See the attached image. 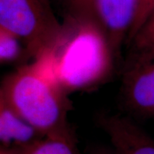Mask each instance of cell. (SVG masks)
<instances>
[{
  "instance_id": "6da1fadb",
  "label": "cell",
  "mask_w": 154,
  "mask_h": 154,
  "mask_svg": "<svg viewBox=\"0 0 154 154\" xmlns=\"http://www.w3.org/2000/svg\"><path fill=\"white\" fill-rule=\"evenodd\" d=\"M35 62L68 94L100 85L119 65L93 12L66 14L54 43Z\"/></svg>"
},
{
  "instance_id": "5b68a950",
  "label": "cell",
  "mask_w": 154,
  "mask_h": 154,
  "mask_svg": "<svg viewBox=\"0 0 154 154\" xmlns=\"http://www.w3.org/2000/svg\"><path fill=\"white\" fill-rule=\"evenodd\" d=\"M97 123L117 154H154V139L129 117L103 113Z\"/></svg>"
},
{
  "instance_id": "3957f363",
  "label": "cell",
  "mask_w": 154,
  "mask_h": 154,
  "mask_svg": "<svg viewBox=\"0 0 154 154\" xmlns=\"http://www.w3.org/2000/svg\"><path fill=\"white\" fill-rule=\"evenodd\" d=\"M0 29L20 38L36 61L54 43L61 23L42 0H0Z\"/></svg>"
},
{
  "instance_id": "8fae6325",
  "label": "cell",
  "mask_w": 154,
  "mask_h": 154,
  "mask_svg": "<svg viewBox=\"0 0 154 154\" xmlns=\"http://www.w3.org/2000/svg\"><path fill=\"white\" fill-rule=\"evenodd\" d=\"M153 11L154 0H136L134 19H133L129 34L127 38L126 46L129 44L136 32L139 30L142 25L151 16Z\"/></svg>"
},
{
  "instance_id": "30bf717a",
  "label": "cell",
  "mask_w": 154,
  "mask_h": 154,
  "mask_svg": "<svg viewBox=\"0 0 154 154\" xmlns=\"http://www.w3.org/2000/svg\"><path fill=\"white\" fill-rule=\"evenodd\" d=\"M154 47V11L127 45L128 52L143 51Z\"/></svg>"
},
{
  "instance_id": "4fadbf2b",
  "label": "cell",
  "mask_w": 154,
  "mask_h": 154,
  "mask_svg": "<svg viewBox=\"0 0 154 154\" xmlns=\"http://www.w3.org/2000/svg\"><path fill=\"white\" fill-rule=\"evenodd\" d=\"M23 150L11 148H6L1 146L0 148V154H22Z\"/></svg>"
},
{
  "instance_id": "7a4b0ae2",
  "label": "cell",
  "mask_w": 154,
  "mask_h": 154,
  "mask_svg": "<svg viewBox=\"0 0 154 154\" xmlns=\"http://www.w3.org/2000/svg\"><path fill=\"white\" fill-rule=\"evenodd\" d=\"M0 99L44 136L72 130L68 122L73 108L68 94L36 62L20 66L5 76Z\"/></svg>"
},
{
  "instance_id": "7c38bea8",
  "label": "cell",
  "mask_w": 154,
  "mask_h": 154,
  "mask_svg": "<svg viewBox=\"0 0 154 154\" xmlns=\"http://www.w3.org/2000/svg\"><path fill=\"white\" fill-rule=\"evenodd\" d=\"M66 9V14L93 12L92 0H59Z\"/></svg>"
},
{
  "instance_id": "277c9868",
  "label": "cell",
  "mask_w": 154,
  "mask_h": 154,
  "mask_svg": "<svg viewBox=\"0 0 154 154\" xmlns=\"http://www.w3.org/2000/svg\"><path fill=\"white\" fill-rule=\"evenodd\" d=\"M120 93L127 112L154 119V47L128 52L122 67Z\"/></svg>"
},
{
  "instance_id": "8992f818",
  "label": "cell",
  "mask_w": 154,
  "mask_h": 154,
  "mask_svg": "<svg viewBox=\"0 0 154 154\" xmlns=\"http://www.w3.org/2000/svg\"><path fill=\"white\" fill-rule=\"evenodd\" d=\"M136 0H92V10L104 30L113 53L121 59L131 27Z\"/></svg>"
},
{
  "instance_id": "9a60e30c",
  "label": "cell",
  "mask_w": 154,
  "mask_h": 154,
  "mask_svg": "<svg viewBox=\"0 0 154 154\" xmlns=\"http://www.w3.org/2000/svg\"><path fill=\"white\" fill-rule=\"evenodd\" d=\"M42 1L44 2H47L49 4V0H42Z\"/></svg>"
},
{
  "instance_id": "52a82bcc",
  "label": "cell",
  "mask_w": 154,
  "mask_h": 154,
  "mask_svg": "<svg viewBox=\"0 0 154 154\" xmlns=\"http://www.w3.org/2000/svg\"><path fill=\"white\" fill-rule=\"evenodd\" d=\"M45 136L0 99L1 146L24 150Z\"/></svg>"
},
{
  "instance_id": "ba28073f",
  "label": "cell",
  "mask_w": 154,
  "mask_h": 154,
  "mask_svg": "<svg viewBox=\"0 0 154 154\" xmlns=\"http://www.w3.org/2000/svg\"><path fill=\"white\" fill-rule=\"evenodd\" d=\"M22 154H80L72 130L45 136L34 145L23 150Z\"/></svg>"
},
{
  "instance_id": "5bb4252c",
  "label": "cell",
  "mask_w": 154,
  "mask_h": 154,
  "mask_svg": "<svg viewBox=\"0 0 154 154\" xmlns=\"http://www.w3.org/2000/svg\"><path fill=\"white\" fill-rule=\"evenodd\" d=\"M92 154H117L113 149L111 150H105V149H100L95 152H94Z\"/></svg>"
},
{
  "instance_id": "9c48e42d",
  "label": "cell",
  "mask_w": 154,
  "mask_h": 154,
  "mask_svg": "<svg viewBox=\"0 0 154 154\" xmlns=\"http://www.w3.org/2000/svg\"><path fill=\"white\" fill-rule=\"evenodd\" d=\"M29 58V53L20 38L0 29V62L2 64L23 63Z\"/></svg>"
}]
</instances>
